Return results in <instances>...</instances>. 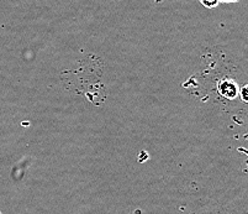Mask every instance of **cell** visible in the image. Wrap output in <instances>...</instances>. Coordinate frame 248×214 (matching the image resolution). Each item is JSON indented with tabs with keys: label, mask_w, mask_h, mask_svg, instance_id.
I'll return each instance as SVG.
<instances>
[{
	"label": "cell",
	"mask_w": 248,
	"mask_h": 214,
	"mask_svg": "<svg viewBox=\"0 0 248 214\" xmlns=\"http://www.w3.org/2000/svg\"><path fill=\"white\" fill-rule=\"evenodd\" d=\"M220 89L221 92L225 94L226 97H232L234 96L236 93V84H234L232 81H224V82H221L220 84Z\"/></svg>",
	"instance_id": "1"
},
{
	"label": "cell",
	"mask_w": 248,
	"mask_h": 214,
	"mask_svg": "<svg viewBox=\"0 0 248 214\" xmlns=\"http://www.w3.org/2000/svg\"><path fill=\"white\" fill-rule=\"evenodd\" d=\"M200 3L202 4V6L207 9H213L215 6H217L218 0H200Z\"/></svg>",
	"instance_id": "2"
},
{
	"label": "cell",
	"mask_w": 248,
	"mask_h": 214,
	"mask_svg": "<svg viewBox=\"0 0 248 214\" xmlns=\"http://www.w3.org/2000/svg\"><path fill=\"white\" fill-rule=\"evenodd\" d=\"M240 0H218V3H237Z\"/></svg>",
	"instance_id": "3"
}]
</instances>
